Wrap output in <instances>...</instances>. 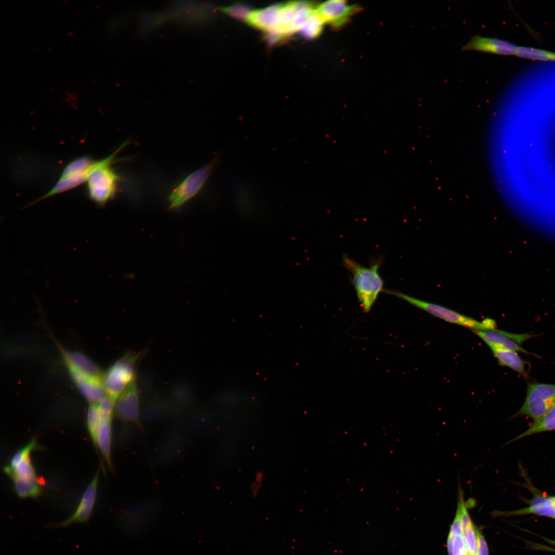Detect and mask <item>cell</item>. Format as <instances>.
<instances>
[{"label": "cell", "instance_id": "cell-6", "mask_svg": "<svg viewBox=\"0 0 555 555\" xmlns=\"http://www.w3.org/2000/svg\"><path fill=\"white\" fill-rule=\"evenodd\" d=\"M554 404L555 384L529 382L523 405L512 417L525 415L535 421Z\"/></svg>", "mask_w": 555, "mask_h": 555}, {"label": "cell", "instance_id": "cell-2", "mask_svg": "<svg viewBox=\"0 0 555 555\" xmlns=\"http://www.w3.org/2000/svg\"><path fill=\"white\" fill-rule=\"evenodd\" d=\"M383 258L372 259L368 267L360 264L347 254L342 256V265L350 273V281L358 301L364 312H368L379 294L384 291V281L379 273Z\"/></svg>", "mask_w": 555, "mask_h": 555}, {"label": "cell", "instance_id": "cell-11", "mask_svg": "<svg viewBox=\"0 0 555 555\" xmlns=\"http://www.w3.org/2000/svg\"><path fill=\"white\" fill-rule=\"evenodd\" d=\"M357 10V7L342 0L328 1L316 7V11L324 24L335 28L345 25Z\"/></svg>", "mask_w": 555, "mask_h": 555}, {"label": "cell", "instance_id": "cell-27", "mask_svg": "<svg viewBox=\"0 0 555 555\" xmlns=\"http://www.w3.org/2000/svg\"><path fill=\"white\" fill-rule=\"evenodd\" d=\"M478 539L477 555H489L488 546L482 533L477 529Z\"/></svg>", "mask_w": 555, "mask_h": 555}, {"label": "cell", "instance_id": "cell-1", "mask_svg": "<svg viewBox=\"0 0 555 555\" xmlns=\"http://www.w3.org/2000/svg\"><path fill=\"white\" fill-rule=\"evenodd\" d=\"M316 7L305 2H294L257 10L254 15L256 28L268 32L274 39L300 32L316 13Z\"/></svg>", "mask_w": 555, "mask_h": 555}, {"label": "cell", "instance_id": "cell-13", "mask_svg": "<svg viewBox=\"0 0 555 555\" xmlns=\"http://www.w3.org/2000/svg\"><path fill=\"white\" fill-rule=\"evenodd\" d=\"M139 394L135 380L116 400L114 411L121 420L139 423Z\"/></svg>", "mask_w": 555, "mask_h": 555}, {"label": "cell", "instance_id": "cell-20", "mask_svg": "<svg viewBox=\"0 0 555 555\" xmlns=\"http://www.w3.org/2000/svg\"><path fill=\"white\" fill-rule=\"evenodd\" d=\"M112 439L111 422L101 423L98 431L96 446H97L109 466L111 467L110 449Z\"/></svg>", "mask_w": 555, "mask_h": 555}, {"label": "cell", "instance_id": "cell-23", "mask_svg": "<svg viewBox=\"0 0 555 555\" xmlns=\"http://www.w3.org/2000/svg\"><path fill=\"white\" fill-rule=\"evenodd\" d=\"M324 24L316 11L307 21L300 33L304 37L308 39L316 38L320 34Z\"/></svg>", "mask_w": 555, "mask_h": 555}, {"label": "cell", "instance_id": "cell-22", "mask_svg": "<svg viewBox=\"0 0 555 555\" xmlns=\"http://www.w3.org/2000/svg\"><path fill=\"white\" fill-rule=\"evenodd\" d=\"M515 55L533 60L555 61V52L528 47H517Z\"/></svg>", "mask_w": 555, "mask_h": 555}, {"label": "cell", "instance_id": "cell-21", "mask_svg": "<svg viewBox=\"0 0 555 555\" xmlns=\"http://www.w3.org/2000/svg\"><path fill=\"white\" fill-rule=\"evenodd\" d=\"M86 422L90 436L96 446L97 435L101 424L98 403H90L89 405L87 411Z\"/></svg>", "mask_w": 555, "mask_h": 555}, {"label": "cell", "instance_id": "cell-12", "mask_svg": "<svg viewBox=\"0 0 555 555\" xmlns=\"http://www.w3.org/2000/svg\"><path fill=\"white\" fill-rule=\"evenodd\" d=\"M473 332L478 336L490 349L501 348L513 350L517 352L527 351L524 349L521 344L531 336L530 335H517L504 331L499 329L496 330H473Z\"/></svg>", "mask_w": 555, "mask_h": 555}, {"label": "cell", "instance_id": "cell-9", "mask_svg": "<svg viewBox=\"0 0 555 555\" xmlns=\"http://www.w3.org/2000/svg\"><path fill=\"white\" fill-rule=\"evenodd\" d=\"M39 448L35 438L18 450L12 456L9 465L4 467V471L13 481L33 482L39 480L31 463L30 455Z\"/></svg>", "mask_w": 555, "mask_h": 555}, {"label": "cell", "instance_id": "cell-14", "mask_svg": "<svg viewBox=\"0 0 555 555\" xmlns=\"http://www.w3.org/2000/svg\"><path fill=\"white\" fill-rule=\"evenodd\" d=\"M99 478L97 472L85 490L78 505L73 513L59 526H67L72 524L83 523L88 521L95 505Z\"/></svg>", "mask_w": 555, "mask_h": 555}, {"label": "cell", "instance_id": "cell-26", "mask_svg": "<svg viewBox=\"0 0 555 555\" xmlns=\"http://www.w3.org/2000/svg\"><path fill=\"white\" fill-rule=\"evenodd\" d=\"M462 534L460 517L459 511L456 509V514L452 524L451 526L449 535L453 536L456 534Z\"/></svg>", "mask_w": 555, "mask_h": 555}, {"label": "cell", "instance_id": "cell-18", "mask_svg": "<svg viewBox=\"0 0 555 555\" xmlns=\"http://www.w3.org/2000/svg\"><path fill=\"white\" fill-rule=\"evenodd\" d=\"M65 362L89 375L103 378V374L98 367L85 355L79 352L66 351L62 349Z\"/></svg>", "mask_w": 555, "mask_h": 555}, {"label": "cell", "instance_id": "cell-7", "mask_svg": "<svg viewBox=\"0 0 555 555\" xmlns=\"http://www.w3.org/2000/svg\"><path fill=\"white\" fill-rule=\"evenodd\" d=\"M219 157L187 176L171 192L169 205L171 209L179 208L195 197L202 189L219 161Z\"/></svg>", "mask_w": 555, "mask_h": 555}, {"label": "cell", "instance_id": "cell-28", "mask_svg": "<svg viewBox=\"0 0 555 555\" xmlns=\"http://www.w3.org/2000/svg\"><path fill=\"white\" fill-rule=\"evenodd\" d=\"M552 500H553V503H554V505H555V496L554 497H552Z\"/></svg>", "mask_w": 555, "mask_h": 555}, {"label": "cell", "instance_id": "cell-16", "mask_svg": "<svg viewBox=\"0 0 555 555\" xmlns=\"http://www.w3.org/2000/svg\"><path fill=\"white\" fill-rule=\"evenodd\" d=\"M532 513L555 519V505L552 497L539 495L533 498L528 507L510 511H495L492 514L494 516H509Z\"/></svg>", "mask_w": 555, "mask_h": 555}, {"label": "cell", "instance_id": "cell-17", "mask_svg": "<svg viewBox=\"0 0 555 555\" xmlns=\"http://www.w3.org/2000/svg\"><path fill=\"white\" fill-rule=\"evenodd\" d=\"M491 349L499 365L508 367L524 377H527L526 362L521 358L517 351L501 348Z\"/></svg>", "mask_w": 555, "mask_h": 555}, {"label": "cell", "instance_id": "cell-8", "mask_svg": "<svg viewBox=\"0 0 555 555\" xmlns=\"http://www.w3.org/2000/svg\"><path fill=\"white\" fill-rule=\"evenodd\" d=\"M95 160L86 156L69 162L53 187L34 202L72 189L86 181Z\"/></svg>", "mask_w": 555, "mask_h": 555}, {"label": "cell", "instance_id": "cell-19", "mask_svg": "<svg viewBox=\"0 0 555 555\" xmlns=\"http://www.w3.org/2000/svg\"><path fill=\"white\" fill-rule=\"evenodd\" d=\"M554 430L555 404L543 417L537 420L534 421L531 426L525 432L509 441L507 443L534 434Z\"/></svg>", "mask_w": 555, "mask_h": 555}, {"label": "cell", "instance_id": "cell-15", "mask_svg": "<svg viewBox=\"0 0 555 555\" xmlns=\"http://www.w3.org/2000/svg\"><path fill=\"white\" fill-rule=\"evenodd\" d=\"M517 46L508 42L490 38L475 35L465 45L462 50H474L491 53L515 54Z\"/></svg>", "mask_w": 555, "mask_h": 555}, {"label": "cell", "instance_id": "cell-29", "mask_svg": "<svg viewBox=\"0 0 555 555\" xmlns=\"http://www.w3.org/2000/svg\"><path fill=\"white\" fill-rule=\"evenodd\" d=\"M467 555H470V554H468Z\"/></svg>", "mask_w": 555, "mask_h": 555}, {"label": "cell", "instance_id": "cell-4", "mask_svg": "<svg viewBox=\"0 0 555 555\" xmlns=\"http://www.w3.org/2000/svg\"><path fill=\"white\" fill-rule=\"evenodd\" d=\"M383 292L400 298L411 305L451 323L473 329V330H496L497 329L495 328L496 324L495 321L490 318H486L480 322L446 307L423 301L399 291L384 289Z\"/></svg>", "mask_w": 555, "mask_h": 555}, {"label": "cell", "instance_id": "cell-10", "mask_svg": "<svg viewBox=\"0 0 555 555\" xmlns=\"http://www.w3.org/2000/svg\"><path fill=\"white\" fill-rule=\"evenodd\" d=\"M65 363L75 384L90 403H99L108 397L103 378L86 374L69 363Z\"/></svg>", "mask_w": 555, "mask_h": 555}, {"label": "cell", "instance_id": "cell-24", "mask_svg": "<svg viewBox=\"0 0 555 555\" xmlns=\"http://www.w3.org/2000/svg\"><path fill=\"white\" fill-rule=\"evenodd\" d=\"M463 535L468 554L477 555L478 539L477 528L474 527L473 523L467 529Z\"/></svg>", "mask_w": 555, "mask_h": 555}, {"label": "cell", "instance_id": "cell-3", "mask_svg": "<svg viewBox=\"0 0 555 555\" xmlns=\"http://www.w3.org/2000/svg\"><path fill=\"white\" fill-rule=\"evenodd\" d=\"M124 143L116 151L101 160H95L86 180L88 195L99 206H103L114 197L118 191L120 176L113 167L117 154Z\"/></svg>", "mask_w": 555, "mask_h": 555}, {"label": "cell", "instance_id": "cell-25", "mask_svg": "<svg viewBox=\"0 0 555 555\" xmlns=\"http://www.w3.org/2000/svg\"><path fill=\"white\" fill-rule=\"evenodd\" d=\"M453 555H467L468 554L463 534H456L453 537Z\"/></svg>", "mask_w": 555, "mask_h": 555}, {"label": "cell", "instance_id": "cell-5", "mask_svg": "<svg viewBox=\"0 0 555 555\" xmlns=\"http://www.w3.org/2000/svg\"><path fill=\"white\" fill-rule=\"evenodd\" d=\"M141 354L127 352L103 374V383L108 397L114 402L135 380L136 366Z\"/></svg>", "mask_w": 555, "mask_h": 555}]
</instances>
